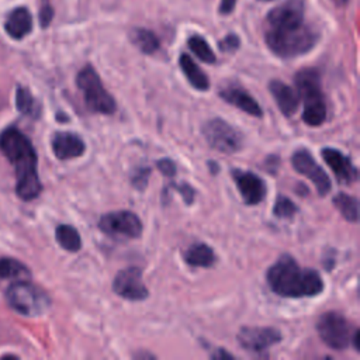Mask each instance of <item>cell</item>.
I'll return each instance as SVG.
<instances>
[{"instance_id": "d4e9b609", "label": "cell", "mask_w": 360, "mask_h": 360, "mask_svg": "<svg viewBox=\"0 0 360 360\" xmlns=\"http://www.w3.org/2000/svg\"><path fill=\"white\" fill-rule=\"evenodd\" d=\"M30 269L13 257H0V278L24 280L30 277Z\"/></svg>"}, {"instance_id": "277c9868", "label": "cell", "mask_w": 360, "mask_h": 360, "mask_svg": "<svg viewBox=\"0 0 360 360\" xmlns=\"http://www.w3.org/2000/svg\"><path fill=\"white\" fill-rule=\"evenodd\" d=\"M298 97L304 100L302 121L309 127H319L326 120V104L321 86V75L314 68H304L294 77Z\"/></svg>"}, {"instance_id": "4316f807", "label": "cell", "mask_w": 360, "mask_h": 360, "mask_svg": "<svg viewBox=\"0 0 360 360\" xmlns=\"http://www.w3.org/2000/svg\"><path fill=\"white\" fill-rule=\"evenodd\" d=\"M187 45L190 48V51L202 62L205 63H214L217 60L214 51L211 49V46L208 45V42L200 37V35H191L187 39Z\"/></svg>"}, {"instance_id": "4dcf8cb0", "label": "cell", "mask_w": 360, "mask_h": 360, "mask_svg": "<svg viewBox=\"0 0 360 360\" xmlns=\"http://www.w3.org/2000/svg\"><path fill=\"white\" fill-rule=\"evenodd\" d=\"M172 187L176 188L177 193L181 194V197L187 205H191L194 202L195 190L193 186H190L188 183H180V184H172Z\"/></svg>"}, {"instance_id": "9a60e30c", "label": "cell", "mask_w": 360, "mask_h": 360, "mask_svg": "<svg viewBox=\"0 0 360 360\" xmlns=\"http://www.w3.org/2000/svg\"><path fill=\"white\" fill-rule=\"evenodd\" d=\"M267 27L281 28L304 22V1L287 0L281 6L274 7L267 14Z\"/></svg>"}, {"instance_id": "2e32d148", "label": "cell", "mask_w": 360, "mask_h": 360, "mask_svg": "<svg viewBox=\"0 0 360 360\" xmlns=\"http://www.w3.org/2000/svg\"><path fill=\"white\" fill-rule=\"evenodd\" d=\"M52 152L60 159H75L86 152V143L80 135L75 132H56L52 136Z\"/></svg>"}, {"instance_id": "d6986e66", "label": "cell", "mask_w": 360, "mask_h": 360, "mask_svg": "<svg viewBox=\"0 0 360 360\" xmlns=\"http://www.w3.org/2000/svg\"><path fill=\"white\" fill-rule=\"evenodd\" d=\"M6 32L14 39H22L32 30V17L28 8L17 7L14 8L4 22Z\"/></svg>"}, {"instance_id": "8fae6325", "label": "cell", "mask_w": 360, "mask_h": 360, "mask_svg": "<svg viewBox=\"0 0 360 360\" xmlns=\"http://www.w3.org/2000/svg\"><path fill=\"white\" fill-rule=\"evenodd\" d=\"M283 335L271 326H243L236 335L238 343L248 352L259 354L281 342Z\"/></svg>"}, {"instance_id": "ac0fdd59", "label": "cell", "mask_w": 360, "mask_h": 360, "mask_svg": "<svg viewBox=\"0 0 360 360\" xmlns=\"http://www.w3.org/2000/svg\"><path fill=\"white\" fill-rule=\"evenodd\" d=\"M269 91L276 100V104L278 110L283 112V115L291 117L295 114L300 105V97L298 93H295V90L291 86L274 79L269 83Z\"/></svg>"}, {"instance_id": "8992f818", "label": "cell", "mask_w": 360, "mask_h": 360, "mask_svg": "<svg viewBox=\"0 0 360 360\" xmlns=\"http://www.w3.org/2000/svg\"><path fill=\"white\" fill-rule=\"evenodd\" d=\"M8 305L25 316H39L51 305L48 294L35 284L18 280L6 290Z\"/></svg>"}, {"instance_id": "ba28073f", "label": "cell", "mask_w": 360, "mask_h": 360, "mask_svg": "<svg viewBox=\"0 0 360 360\" xmlns=\"http://www.w3.org/2000/svg\"><path fill=\"white\" fill-rule=\"evenodd\" d=\"M201 132L207 143L221 153L231 155L239 152L243 148L242 132L222 118L208 120L201 127Z\"/></svg>"}, {"instance_id": "52a82bcc", "label": "cell", "mask_w": 360, "mask_h": 360, "mask_svg": "<svg viewBox=\"0 0 360 360\" xmlns=\"http://www.w3.org/2000/svg\"><path fill=\"white\" fill-rule=\"evenodd\" d=\"M316 330L321 340L333 350L347 349L359 333V329L336 311L322 314L316 321Z\"/></svg>"}, {"instance_id": "1f68e13d", "label": "cell", "mask_w": 360, "mask_h": 360, "mask_svg": "<svg viewBox=\"0 0 360 360\" xmlns=\"http://www.w3.org/2000/svg\"><path fill=\"white\" fill-rule=\"evenodd\" d=\"M156 167L159 169V172L166 176V177H173L176 176V172H177V167H176V163L169 159V158H163V159H159L156 162Z\"/></svg>"}, {"instance_id": "74e56055", "label": "cell", "mask_w": 360, "mask_h": 360, "mask_svg": "<svg viewBox=\"0 0 360 360\" xmlns=\"http://www.w3.org/2000/svg\"><path fill=\"white\" fill-rule=\"evenodd\" d=\"M259 1H271V0H259Z\"/></svg>"}, {"instance_id": "ffe728a7", "label": "cell", "mask_w": 360, "mask_h": 360, "mask_svg": "<svg viewBox=\"0 0 360 360\" xmlns=\"http://www.w3.org/2000/svg\"><path fill=\"white\" fill-rule=\"evenodd\" d=\"M179 65L183 75L194 89L200 91L208 90L210 87L208 76L204 73V70L200 69V66L191 59V56H188L187 53H181L179 58Z\"/></svg>"}, {"instance_id": "8d00e7d4", "label": "cell", "mask_w": 360, "mask_h": 360, "mask_svg": "<svg viewBox=\"0 0 360 360\" xmlns=\"http://www.w3.org/2000/svg\"><path fill=\"white\" fill-rule=\"evenodd\" d=\"M347 3V0H335V4L339 7H343Z\"/></svg>"}, {"instance_id": "d590c367", "label": "cell", "mask_w": 360, "mask_h": 360, "mask_svg": "<svg viewBox=\"0 0 360 360\" xmlns=\"http://www.w3.org/2000/svg\"><path fill=\"white\" fill-rule=\"evenodd\" d=\"M212 359H233L231 353H228L225 349H217L214 353H211Z\"/></svg>"}, {"instance_id": "cb8c5ba5", "label": "cell", "mask_w": 360, "mask_h": 360, "mask_svg": "<svg viewBox=\"0 0 360 360\" xmlns=\"http://www.w3.org/2000/svg\"><path fill=\"white\" fill-rule=\"evenodd\" d=\"M332 202L345 219H347L349 222L359 221V201L356 197L346 193H339L333 197Z\"/></svg>"}, {"instance_id": "3957f363", "label": "cell", "mask_w": 360, "mask_h": 360, "mask_svg": "<svg viewBox=\"0 0 360 360\" xmlns=\"http://www.w3.org/2000/svg\"><path fill=\"white\" fill-rule=\"evenodd\" d=\"M267 48L278 58L290 59L309 52L316 41V32L304 22L291 27L271 28L267 27L264 32Z\"/></svg>"}, {"instance_id": "9c48e42d", "label": "cell", "mask_w": 360, "mask_h": 360, "mask_svg": "<svg viewBox=\"0 0 360 360\" xmlns=\"http://www.w3.org/2000/svg\"><path fill=\"white\" fill-rule=\"evenodd\" d=\"M98 229L112 238L135 239L142 233L141 218L128 210L107 212L98 219Z\"/></svg>"}, {"instance_id": "7c38bea8", "label": "cell", "mask_w": 360, "mask_h": 360, "mask_svg": "<svg viewBox=\"0 0 360 360\" xmlns=\"http://www.w3.org/2000/svg\"><path fill=\"white\" fill-rule=\"evenodd\" d=\"M114 292L128 301H143L149 295V290L142 281V270L139 267H127L120 270L112 280Z\"/></svg>"}, {"instance_id": "30bf717a", "label": "cell", "mask_w": 360, "mask_h": 360, "mask_svg": "<svg viewBox=\"0 0 360 360\" xmlns=\"http://www.w3.org/2000/svg\"><path fill=\"white\" fill-rule=\"evenodd\" d=\"M291 165L295 169L297 173L308 177L312 184L315 186L318 194L321 197H325L330 188L332 183L326 172L316 163L314 156L307 149H298L291 156Z\"/></svg>"}, {"instance_id": "4fadbf2b", "label": "cell", "mask_w": 360, "mask_h": 360, "mask_svg": "<svg viewBox=\"0 0 360 360\" xmlns=\"http://www.w3.org/2000/svg\"><path fill=\"white\" fill-rule=\"evenodd\" d=\"M231 174L246 205H256L264 200L267 186L262 177L253 172L240 169H232Z\"/></svg>"}, {"instance_id": "6da1fadb", "label": "cell", "mask_w": 360, "mask_h": 360, "mask_svg": "<svg viewBox=\"0 0 360 360\" xmlns=\"http://www.w3.org/2000/svg\"><path fill=\"white\" fill-rule=\"evenodd\" d=\"M0 150L15 169V193L24 201L37 198L42 190L37 173V153L30 139L17 128H6L0 134Z\"/></svg>"}, {"instance_id": "5bb4252c", "label": "cell", "mask_w": 360, "mask_h": 360, "mask_svg": "<svg viewBox=\"0 0 360 360\" xmlns=\"http://www.w3.org/2000/svg\"><path fill=\"white\" fill-rule=\"evenodd\" d=\"M321 155H322L323 162L330 167L336 180L340 184H353L357 180V177H359L357 169L352 163L349 156H346L340 150H338L335 148H329V146L323 148L321 150Z\"/></svg>"}, {"instance_id": "836d02e7", "label": "cell", "mask_w": 360, "mask_h": 360, "mask_svg": "<svg viewBox=\"0 0 360 360\" xmlns=\"http://www.w3.org/2000/svg\"><path fill=\"white\" fill-rule=\"evenodd\" d=\"M236 6V0H221L219 3V14L222 15H226V14H231L233 11Z\"/></svg>"}, {"instance_id": "d6a6232c", "label": "cell", "mask_w": 360, "mask_h": 360, "mask_svg": "<svg viewBox=\"0 0 360 360\" xmlns=\"http://www.w3.org/2000/svg\"><path fill=\"white\" fill-rule=\"evenodd\" d=\"M53 18V8L49 3H44L39 10V24L42 28H46Z\"/></svg>"}, {"instance_id": "7a4b0ae2", "label": "cell", "mask_w": 360, "mask_h": 360, "mask_svg": "<svg viewBox=\"0 0 360 360\" xmlns=\"http://www.w3.org/2000/svg\"><path fill=\"white\" fill-rule=\"evenodd\" d=\"M270 290L284 298L319 295L325 285L321 274L309 267H301L291 255H281L266 273Z\"/></svg>"}, {"instance_id": "5b68a950", "label": "cell", "mask_w": 360, "mask_h": 360, "mask_svg": "<svg viewBox=\"0 0 360 360\" xmlns=\"http://www.w3.org/2000/svg\"><path fill=\"white\" fill-rule=\"evenodd\" d=\"M76 86L83 94L84 104L91 112L111 115L117 110L114 97L105 90L101 79L91 65H86L76 76Z\"/></svg>"}, {"instance_id": "7402d4cb", "label": "cell", "mask_w": 360, "mask_h": 360, "mask_svg": "<svg viewBox=\"0 0 360 360\" xmlns=\"http://www.w3.org/2000/svg\"><path fill=\"white\" fill-rule=\"evenodd\" d=\"M129 39L142 53L152 55L159 49V39L150 30L141 27L132 28L129 32Z\"/></svg>"}, {"instance_id": "603a6c76", "label": "cell", "mask_w": 360, "mask_h": 360, "mask_svg": "<svg viewBox=\"0 0 360 360\" xmlns=\"http://www.w3.org/2000/svg\"><path fill=\"white\" fill-rule=\"evenodd\" d=\"M55 238L58 243L68 252H77L82 248V238L77 229L72 225L60 224L55 231Z\"/></svg>"}, {"instance_id": "f1b7e54d", "label": "cell", "mask_w": 360, "mask_h": 360, "mask_svg": "<svg viewBox=\"0 0 360 360\" xmlns=\"http://www.w3.org/2000/svg\"><path fill=\"white\" fill-rule=\"evenodd\" d=\"M150 176V169L148 166H141L136 167L132 174H131V183L135 188H138L139 191L145 190V187L148 186V180Z\"/></svg>"}, {"instance_id": "e0dca14e", "label": "cell", "mask_w": 360, "mask_h": 360, "mask_svg": "<svg viewBox=\"0 0 360 360\" xmlns=\"http://www.w3.org/2000/svg\"><path fill=\"white\" fill-rule=\"evenodd\" d=\"M218 94L225 103L242 110L243 112H246L252 117L259 118L263 115L262 107L257 104V101L245 89H242L239 86L222 87Z\"/></svg>"}, {"instance_id": "83f0119b", "label": "cell", "mask_w": 360, "mask_h": 360, "mask_svg": "<svg viewBox=\"0 0 360 360\" xmlns=\"http://www.w3.org/2000/svg\"><path fill=\"white\" fill-rule=\"evenodd\" d=\"M298 211V207L292 202V200H290L287 195H277L274 205H273V214L277 218L281 219H290L295 215V212Z\"/></svg>"}, {"instance_id": "44dd1931", "label": "cell", "mask_w": 360, "mask_h": 360, "mask_svg": "<svg viewBox=\"0 0 360 360\" xmlns=\"http://www.w3.org/2000/svg\"><path fill=\"white\" fill-rule=\"evenodd\" d=\"M184 262L191 267H211L215 263V253L207 243L197 242L183 253Z\"/></svg>"}, {"instance_id": "484cf974", "label": "cell", "mask_w": 360, "mask_h": 360, "mask_svg": "<svg viewBox=\"0 0 360 360\" xmlns=\"http://www.w3.org/2000/svg\"><path fill=\"white\" fill-rule=\"evenodd\" d=\"M15 105L20 112L30 117H38L39 115V105L34 96L30 93L28 89L18 86L15 93Z\"/></svg>"}, {"instance_id": "e575fe53", "label": "cell", "mask_w": 360, "mask_h": 360, "mask_svg": "<svg viewBox=\"0 0 360 360\" xmlns=\"http://www.w3.org/2000/svg\"><path fill=\"white\" fill-rule=\"evenodd\" d=\"M278 158L277 156H269L267 160H266V170L267 172H271V173H276L277 167H278Z\"/></svg>"}, {"instance_id": "f546056e", "label": "cell", "mask_w": 360, "mask_h": 360, "mask_svg": "<svg viewBox=\"0 0 360 360\" xmlns=\"http://www.w3.org/2000/svg\"><path fill=\"white\" fill-rule=\"evenodd\" d=\"M240 45V39L236 34H228L218 42V46L222 52H235Z\"/></svg>"}]
</instances>
